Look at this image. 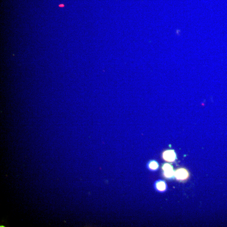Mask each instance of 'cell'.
I'll return each mask as SVG.
<instances>
[{
    "label": "cell",
    "instance_id": "277c9868",
    "mask_svg": "<svg viewBox=\"0 0 227 227\" xmlns=\"http://www.w3.org/2000/svg\"><path fill=\"white\" fill-rule=\"evenodd\" d=\"M166 186L165 183L163 181H160L156 184V188L160 191H163L165 190Z\"/></svg>",
    "mask_w": 227,
    "mask_h": 227
},
{
    "label": "cell",
    "instance_id": "3957f363",
    "mask_svg": "<svg viewBox=\"0 0 227 227\" xmlns=\"http://www.w3.org/2000/svg\"><path fill=\"white\" fill-rule=\"evenodd\" d=\"M163 169L165 172V176L166 178H171L173 177V175H175V173H174L172 166L170 165L166 164L163 166Z\"/></svg>",
    "mask_w": 227,
    "mask_h": 227
},
{
    "label": "cell",
    "instance_id": "6da1fadb",
    "mask_svg": "<svg viewBox=\"0 0 227 227\" xmlns=\"http://www.w3.org/2000/svg\"><path fill=\"white\" fill-rule=\"evenodd\" d=\"M175 177L179 180H184L188 178V172L185 169H179L177 170L175 173Z\"/></svg>",
    "mask_w": 227,
    "mask_h": 227
},
{
    "label": "cell",
    "instance_id": "5b68a950",
    "mask_svg": "<svg viewBox=\"0 0 227 227\" xmlns=\"http://www.w3.org/2000/svg\"><path fill=\"white\" fill-rule=\"evenodd\" d=\"M149 166L150 169H153V170H155L158 167V165L157 162H156V161H152L150 164Z\"/></svg>",
    "mask_w": 227,
    "mask_h": 227
},
{
    "label": "cell",
    "instance_id": "7a4b0ae2",
    "mask_svg": "<svg viewBox=\"0 0 227 227\" xmlns=\"http://www.w3.org/2000/svg\"><path fill=\"white\" fill-rule=\"evenodd\" d=\"M163 158L166 161L172 162L175 161L176 155L175 152L173 150H168L165 152L163 154Z\"/></svg>",
    "mask_w": 227,
    "mask_h": 227
}]
</instances>
